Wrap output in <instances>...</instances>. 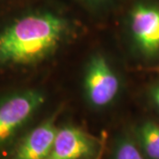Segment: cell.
Masks as SVG:
<instances>
[{
    "label": "cell",
    "instance_id": "cell-9",
    "mask_svg": "<svg viewBox=\"0 0 159 159\" xmlns=\"http://www.w3.org/2000/svg\"><path fill=\"white\" fill-rule=\"evenodd\" d=\"M148 97L155 110L159 113V81L155 82L149 87Z\"/></svg>",
    "mask_w": 159,
    "mask_h": 159
},
{
    "label": "cell",
    "instance_id": "cell-8",
    "mask_svg": "<svg viewBox=\"0 0 159 159\" xmlns=\"http://www.w3.org/2000/svg\"><path fill=\"white\" fill-rule=\"evenodd\" d=\"M112 159H146L137 142L129 137H123L118 141Z\"/></svg>",
    "mask_w": 159,
    "mask_h": 159
},
{
    "label": "cell",
    "instance_id": "cell-7",
    "mask_svg": "<svg viewBox=\"0 0 159 159\" xmlns=\"http://www.w3.org/2000/svg\"><path fill=\"white\" fill-rule=\"evenodd\" d=\"M137 143L146 159H159V121L146 119L136 128Z\"/></svg>",
    "mask_w": 159,
    "mask_h": 159
},
{
    "label": "cell",
    "instance_id": "cell-5",
    "mask_svg": "<svg viewBox=\"0 0 159 159\" xmlns=\"http://www.w3.org/2000/svg\"><path fill=\"white\" fill-rule=\"evenodd\" d=\"M96 143L84 131L66 125L57 132L54 144L47 159H82L91 156Z\"/></svg>",
    "mask_w": 159,
    "mask_h": 159
},
{
    "label": "cell",
    "instance_id": "cell-10",
    "mask_svg": "<svg viewBox=\"0 0 159 159\" xmlns=\"http://www.w3.org/2000/svg\"><path fill=\"white\" fill-rule=\"evenodd\" d=\"M102 148H101V149H100V153L98 154L97 159H101V157H102Z\"/></svg>",
    "mask_w": 159,
    "mask_h": 159
},
{
    "label": "cell",
    "instance_id": "cell-3",
    "mask_svg": "<svg viewBox=\"0 0 159 159\" xmlns=\"http://www.w3.org/2000/svg\"><path fill=\"white\" fill-rule=\"evenodd\" d=\"M84 86L90 103L98 108L109 105L119 93L120 83L106 58L97 55L91 58L86 70Z\"/></svg>",
    "mask_w": 159,
    "mask_h": 159
},
{
    "label": "cell",
    "instance_id": "cell-6",
    "mask_svg": "<svg viewBox=\"0 0 159 159\" xmlns=\"http://www.w3.org/2000/svg\"><path fill=\"white\" fill-rule=\"evenodd\" d=\"M57 130L53 119L36 126L20 144L14 159H47L51 152Z\"/></svg>",
    "mask_w": 159,
    "mask_h": 159
},
{
    "label": "cell",
    "instance_id": "cell-2",
    "mask_svg": "<svg viewBox=\"0 0 159 159\" xmlns=\"http://www.w3.org/2000/svg\"><path fill=\"white\" fill-rule=\"evenodd\" d=\"M132 36L144 57H159V4L153 1L139 2L130 13Z\"/></svg>",
    "mask_w": 159,
    "mask_h": 159
},
{
    "label": "cell",
    "instance_id": "cell-1",
    "mask_svg": "<svg viewBox=\"0 0 159 159\" xmlns=\"http://www.w3.org/2000/svg\"><path fill=\"white\" fill-rule=\"evenodd\" d=\"M66 23L49 11L19 18L0 33V64H29L53 51L62 39Z\"/></svg>",
    "mask_w": 159,
    "mask_h": 159
},
{
    "label": "cell",
    "instance_id": "cell-4",
    "mask_svg": "<svg viewBox=\"0 0 159 159\" xmlns=\"http://www.w3.org/2000/svg\"><path fill=\"white\" fill-rule=\"evenodd\" d=\"M44 102L42 93L22 92L0 104V142L7 140Z\"/></svg>",
    "mask_w": 159,
    "mask_h": 159
}]
</instances>
